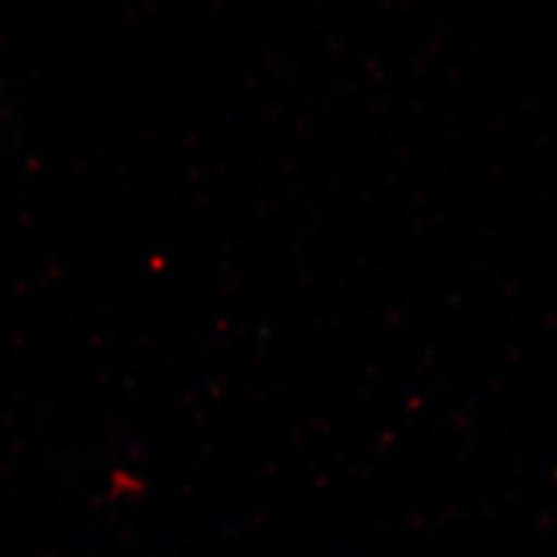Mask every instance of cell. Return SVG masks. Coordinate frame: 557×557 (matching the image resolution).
I'll return each mask as SVG.
<instances>
[]
</instances>
